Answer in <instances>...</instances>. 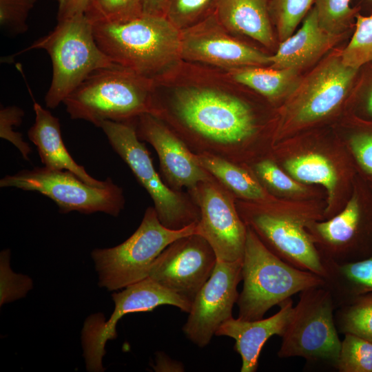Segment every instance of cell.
Here are the masks:
<instances>
[{
  "label": "cell",
  "mask_w": 372,
  "mask_h": 372,
  "mask_svg": "<svg viewBox=\"0 0 372 372\" xmlns=\"http://www.w3.org/2000/svg\"><path fill=\"white\" fill-rule=\"evenodd\" d=\"M256 94L222 69L181 60L153 80L149 114L194 154L249 167L245 151L266 127Z\"/></svg>",
  "instance_id": "6da1fadb"
},
{
  "label": "cell",
  "mask_w": 372,
  "mask_h": 372,
  "mask_svg": "<svg viewBox=\"0 0 372 372\" xmlns=\"http://www.w3.org/2000/svg\"><path fill=\"white\" fill-rule=\"evenodd\" d=\"M95 41L113 63L150 79L181 61L180 31L165 17L142 14L127 20L95 23Z\"/></svg>",
  "instance_id": "7a4b0ae2"
},
{
  "label": "cell",
  "mask_w": 372,
  "mask_h": 372,
  "mask_svg": "<svg viewBox=\"0 0 372 372\" xmlns=\"http://www.w3.org/2000/svg\"><path fill=\"white\" fill-rule=\"evenodd\" d=\"M242 277L243 288L236 303L238 318L245 320L262 319L273 306L324 283V278L285 262L247 226Z\"/></svg>",
  "instance_id": "3957f363"
},
{
  "label": "cell",
  "mask_w": 372,
  "mask_h": 372,
  "mask_svg": "<svg viewBox=\"0 0 372 372\" xmlns=\"http://www.w3.org/2000/svg\"><path fill=\"white\" fill-rule=\"evenodd\" d=\"M153 80L118 64L92 72L63 103L72 119L99 127L104 121H132L149 113Z\"/></svg>",
  "instance_id": "277c9868"
},
{
  "label": "cell",
  "mask_w": 372,
  "mask_h": 372,
  "mask_svg": "<svg viewBox=\"0 0 372 372\" xmlns=\"http://www.w3.org/2000/svg\"><path fill=\"white\" fill-rule=\"evenodd\" d=\"M42 49L50 55L52 77L45 105L56 108L92 72L114 63L98 46L93 24L85 14L58 21L47 35L23 50Z\"/></svg>",
  "instance_id": "5b68a950"
},
{
  "label": "cell",
  "mask_w": 372,
  "mask_h": 372,
  "mask_svg": "<svg viewBox=\"0 0 372 372\" xmlns=\"http://www.w3.org/2000/svg\"><path fill=\"white\" fill-rule=\"evenodd\" d=\"M197 223L180 229H169L161 223L155 208L149 207L138 229L126 240L114 247L92 251L99 285L116 291L148 278L154 262L169 245L198 234Z\"/></svg>",
  "instance_id": "8992f818"
},
{
  "label": "cell",
  "mask_w": 372,
  "mask_h": 372,
  "mask_svg": "<svg viewBox=\"0 0 372 372\" xmlns=\"http://www.w3.org/2000/svg\"><path fill=\"white\" fill-rule=\"evenodd\" d=\"M99 127L149 194L164 226L180 229L198 222V207L187 192L174 190L163 180L154 168L149 151L138 138L132 121H104Z\"/></svg>",
  "instance_id": "52a82bcc"
},
{
  "label": "cell",
  "mask_w": 372,
  "mask_h": 372,
  "mask_svg": "<svg viewBox=\"0 0 372 372\" xmlns=\"http://www.w3.org/2000/svg\"><path fill=\"white\" fill-rule=\"evenodd\" d=\"M0 187L39 192L52 199L63 214L72 211L85 214L100 211L117 216L125 204L122 188L112 179L106 186L98 187L90 185L69 171L44 166L7 175L1 179Z\"/></svg>",
  "instance_id": "ba28073f"
},
{
  "label": "cell",
  "mask_w": 372,
  "mask_h": 372,
  "mask_svg": "<svg viewBox=\"0 0 372 372\" xmlns=\"http://www.w3.org/2000/svg\"><path fill=\"white\" fill-rule=\"evenodd\" d=\"M282 338L280 358L300 356L336 363L341 342L333 323L330 292L320 287L302 291Z\"/></svg>",
  "instance_id": "9c48e42d"
},
{
  "label": "cell",
  "mask_w": 372,
  "mask_h": 372,
  "mask_svg": "<svg viewBox=\"0 0 372 372\" xmlns=\"http://www.w3.org/2000/svg\"><path fill=\"white\" fill-rule=\"evenodd\" d=\"M247 201L236 200L238 214L269 250L291 265L327 276V269L304 229V218L271 210L266 200Z\"/></svg>",
  "instance_id": "30bf717a"
},
{
  "label": "cell",
  "mask_w": 372,
  "mask_h": 372,
  "mask_svg": "<svg viewBox=\"0 0 372 372\" xmlns=\"http://www.w3.org/2000/svg\"><path fill=\"white\" fill-rule=\"evenodd\" d=\"M114 310L107 321L97 316H90L82 331L83 355L86 368L90 371H101L102 358L108 340L116 338V326L125 315L152 311L160 305H172L189 313L192 302L176 293L161 286L149 277L129 285L121 292L112 294Z\"/></svg>",
  "instance_id": "8fae6325"
},
{
  "label": "cell",
  "mask_w": 372,
  "mask_h": 372,
  "mask_svg": "<svg viewBox=\"0 0 372 372\" xmlns=\"http://www.w3.org/2000/svg\"><path fill=\"white\" fill-rule=\"evenodd\" d=\"M187 192L199 209L198 234L209 243L217 260L242 259L247 225L238 214L234 195L214 177Z\"/></svg>",
  "instance_id": "7c38bea8"
},
{
  "label": "cell",
  "mask_w": 372,
  "mask_h": 372,
  "mask_svg": "<svg viewBox=\"0 0 372 372\" xmlns=\"http://www.w3.org/2000/svg\"><path fill=\"white\" fill-rule=\"evenodd\" d=\"M180 56L223 70L271 64V54L228 32L214 13L180 31Z\"/></svg>",
  "instance_id": "4fadbf2b"
},
{
  "label": "cell",
  "mask_w": 372,
  "mask_h": 372,
  "mask_svg": "<svg viewBox=\"0 0 372 372\" xmlns=\"http://www.w3.org/2000/svg\"><path fill=\"white\" fill-rule=\"evenodd\" d=\"M242 259L233 262L217 260L214 271L192 302L183 327L185 337L200 348L209 344L220 326L232 317L239 293Z\"/></svg>",
  "instance_id": "5bb4252c"
},
{
  "label": "cell",
  "mask_w": 372,
  "mask_h": 372,
  "mask_svg": "<svg viewBox=\"0 0 372 372\" xmlns=\"http://www.w3.org/2000/svg\"><path fill=\"white\" fill-rule=\"evenodd\" d=\"M216 261L206 239L193 234L169 245L154 262L148 277L192 302L211 276Z\"/></svg>",
  "instance_id": "9a60e30c"
},
{
  "label": "cell",
  "mask_w": 372,
  "mask_h": 372,
  "mask_svg": "<svg viewBox=\"0 0 372 372\" xmlns=\"http://www.w3.org/2000/svg\"><path fill=\"white\" fill-rule=\"evenodd\" d=\"M360 69L344 64L340 54L324 60L295 86L292 121L305 124L332 112L353 88Z\"/></svg>",
  "instance_id": "2e32d148"
},
{
  "label": "cell",
  "mask_w": 372,
  "mask_h": 372,
  "mask_svg": "<svg viewBox=\"0 0 372 372\" xmlns=\"http://www.w3.org/2000/svg\"><path fill=\"white\" fill-rule=\"evenodd\" d=\"M137 136L156 150L165 183L177 191L187 190L212 176L198 163L196 155L165 123L149 113L132 121Z\"/></svg>",
  "instance_id": "e0dca14e"
},
{
  "label": "cell",
  "mask_w": 372,
  "mask_h": 372,
  "mask_svg": "<svg viewBox=\"0 0 372 372\" xmlns=\"http://www.w3.org/2000/svg\"><path fill=\"white\" fill-rule=\"evenodd\" d=\"M281 309L273 316L256 320L230 318L216 333L217 336H227L235 340L234 350L242 359L241 372H254L265 342L274 335L282 336L293 313L291 299L280 304Z\"/></svg>",
  "instance_id": "ac0fdd59"
},
{
  "label": "cell",
  "mask_w": 372,
  "mask_h": 372,
  "mask_svg": "<svg viewBox=\"0 0 372 372\" xmlns=\"http://www.w3.org/2000/svg\"><path fill=\"white\" fill-rule=\"evenodd\" d=\"M214 14L230 33L276 50L277 36L269 11V0H217Z\"/></svg>",
  "instance_id": "d6986e66"
},
{
  "label": "cell",
  "mask_w": 372,
  "mask_h": 372,
  "mask_svg": "<svg viewBox=\"0 0 372 372\" xmlns=\"http://www.w3.org/2000/svg\"><path fill=\"white\" fill-rule=\"evenodd\" d=\"M357 187L344 209L328 221L315 224L325 242L333 245L353 244L359 260L372 256V207Z\"/></svg>",
  "instance_id": "ffe728a7"
},
{
  "label": "cell",
  "mask_w": 372,
  "mask_h": 372,
  "mask_svg": "<svg viewBox=\"0 0 372 372\" xmlns=\"http://www.w3.org/2000/svg\"><path fill=\"white\" fill-rule=\"evenodd\" d=\"M324 30L319 25L313 6L303 19L301 28L283 41L271 54L273 69L291 68L300 70L317 61L341 38Z\"/></svg>",
  "instance_id": "44dd1931"
},
{
  "label": "cell",
  "mask_w": 372,
  "mask_h": 372,
  "mask_svg": "<svg viewBox=\"0 0 372 372\" xmlns=\"http://www.w3.org/2000/svg\"><path fill=\"white\" fill-rule=\"evenodd\" d=\"M35 121L29 129V139L36 145L44 167L50 169L69 171L90 185L103 187L111 178L99 180L94 178L79 165L67 150L61 133L58 118L34 101Z\"/></svg>",
  "instance_id": "7402d4cb"
},
{
  "label": "cell",
  "mask_w": 372,
  "mask_h": 372,
  "mask_svg": "<svg viewBox=\"0 0 372 372\" xmlns=\"http://www.w3.org/2000/svg\"><path fill=\"white\" fill-rule=\"evenodd\" d=\"M199 165L231 192L236 199L265 201L268 195L252 170L208 153L195 154Z\"/></svg>",
  "instance_id": "603a6c76"
},
{
  "label": "cell",
  "mask_w": 372,
  "mask_h": 372,
  "mask_svg": "<svg viewBox=\"0 0 372 372\" xmlns=\"http://www.w3.org/2000/svg\"><path fill=\"white\" fill-rule=\"evenodd\" d=\"M235 81L247 87L267 101L283 96L296 83L298 70L249 66L225 70Z\"/></svg>",
  "instance_id": "cb8c5ba5"
},
{
  "label": "cell",
  "mask_w": 372,
  "mask_h": 372,
  "mask_svg": "<svg viewBox=\"0 0 372 372\" xmlns=\"http://www.w3.org/2000/svg\"><path fill=\"white\" fill-rule=\"evenodd\" d=\"M284 167L298 181L325 187L328 192V209H330L335 195L338 176L327 157L316 153L303 154L287 160Z\"/></svg>",
  "instance_id": "d4e9b609"
},
{
  "label": "cell",
  "mask_w": 372,
  "mask_h": 372,
  "mask_svg": "<svg viewBox=\"0 0 372 372\" xmlns=\"http://www.w3.org/2000/svg\"><path fill=\"white\" fill-rule=\"evenodd\" d=\"M315 0H269V11L280 42L291 36Z\"/></svg>",
  "instance_id": "484cf974"
},
{
  "label": "cell",
  "mask_w": 372,
  "mask_h": 372,
  "mask_svg": "<svg viewBox=\"0 0 372 372\" xmlns=\"http://www.w3.org/2000/svg\"><path fill=\"white\" fill-rule=\"evenodd\" d=\"M320 26L328 33L343 36L355 25L358 9L351 0H315Z\"/></svg>",
  "instance_id": "4316f807"
},
{
  "label": "cell",
  "mask_w": 372,
  "mask_h": 372,
  "mask_svg": "<svg viewBox=\"0 0 372 372\" xmlns=\"http://www.w3.org/2000/svg\"><path fill=\"white\" fill-rule=\"evenodd\" d=\"M340 56L344 64L355 69L372 62V15H356L353 34Z\"/></svg>",
  "instance_id": "83f0119b"
},
{
  "label": "cell",
  "mask_w": 372,
  "mask_h": 372,
  "mask_svg": "<svg viewBox=\"0 0 372 372\" xmlns=\"http://www.w3.org/2000/svg\"><path fill=\"white\" fill-rule=\"evenodd\" d=\"M336 364L341 372H372V342L346 333Z\"/></svg>",
  "instance_id": "f1b7e54d"
},
{
  "label": "cell",
  "mask_w": 372,
  "mask_h": 372,
  "mask_svg": "<svg viewBox=\"0 0 372 372\" xmlns=\"http://www.w3.org/2000/svg\"><path fill=\"white\" fill-rule=\"evenodd\" d=\"M143 0H91L85 12L91 23L127 20L143 14Z\"/></svg>",
  "instance_id": "f546056e"
},
{
  "label": "cell",
  "mask_w": 372,
  "mask_h": 372,
  "mask_svg": "<svg viewBox=\"0 0 372 372\" xmlns=\"http://www.w3.org/2000/svg\"><path fill=\"white\" fill-rule=\"evenodd\" d=\"M217 0H168L165 17L180 31L214 13Z\"/></svg>",
  "instance_id": "4dcf8cb0"
},
{
  "label": "cell",
  "mask_w": 372,
  "mask_h": 372,
  "mask_svg": "<svg viewBox=\"0 0 372 372\" xmlns=\"http://www.w3.org/2000/svg\"><path fill=\"white\" fill-rule=\"evenodd\" d=\"M353 298L342 316V331L372 342V292Z\"/></svg>",
  "instance_id": "1f68e13d"
},
{
  "label": "cell",
  "mask_w": 372,
  "mask_h": 372,
  "mask_svg": "<svg viewBox=\"0 0 372 372\" xmlns=\"http://www.w3.org/2000/svg\"><path fill=\"white\" fill-rule=\"evenodd\" d=\"M259 182L280 192L302 193L304 188L282 172L269 158L261 159L250 167Z\"/></svg>",
  "instance_id": "d6a6232c"
},
{
  "label": "cell",
  "mask_w": 372,
  "mask_h": 372,
  "mask_svg": "<svg viewBox=\"0 0 372 372\" xmlns=\"http://www.w3.org/2000/svg\"><path fill=\"white\" fill-rule=\"evenodd\" d=\"M37 0H0V24L7 32L16 35L28 30V16Z\"/></svg>",
  "instance_id": "836d02e7"
},
{
  "label": "cell",
  "mask_w": 372,
  "mask_h": 372,
  "mask_svg": "<svg viewBox=\"0 0 372 372\" xmlns=\"http://www.w3.org/2000/svg\"><path fill=\"white\" fill-rule=\"evenodd\" d=\"M8 249L1 253V305L25 296L32 288L30 278L14 273L9 266Z\"/></svg>",
  "instance_id": "e575fe53"
},
{
  "label": "cell",
  "mask_w": 372,
  "mask_h": 372,
  "mask_svg": "<svg viewBox=\"0 0 372 372\" xmlns=\"http://www.w3.org/2000/svg\"><path fill=\"white\" fill-rule=\"evenodd\" d=\"M340 270L353 297L372 292V256L345 263Z\"/></svg>",
  "instance_id": "d590c367"
},
{
  "label": "cell",
  "mask_w": 372,
  "mask_h": 372,
  "mask_svg": "<svg viewBox=\"0 0 372 372\" xmlns=\"http://www.w3.org/2000/svg\"><path fill=\"white\" fill-rule=\"evenodd\" d=\"M351 134V151L359 167L372 178V121L362 123Z\"/></svg>",
  "instance_id": "8d00e7d4"
},
{
  "label": "cell",
  "mask_w": 372,
  "mask_h": 372,
  "mask_svg": "<svg viewBox=\"0 0 372 372\" xmlns=\"http://www.w3.org/2000/svg\"><path fill=\"white\" fill-rule=\"evenodd\" d=\"M24 116L23 110L17 106L1 107L0 110V137L12 143L21 152L25 160H29L32 149L24 141L22 134L13 130L18 126Z\"/></svg>",
  "instance_id": "74e56055"
},
{
  "label": "cell",
  "mask_w": 372,
  "mask_h": 372,
  "mask_svg": "<svg viewBox=\"0 0 372 372\" xmlns=\"http://www.w3.org/2000/svg\"><path fill=\"white\" fill-rule=\"evenodd\" d=\"M362 67L365 69L363 74L357 76L360 110L362 115L372 118V62Z\"/></svg>",
  "instance_id": "f35d334b"
},
{
  "label": "cell",
  "mask_w": 372,
  "mask_h": 372,
  "mask_svg": "<svg viewBox=\"0 0 372 372\" xmlns=\"http://www.w3.org/2000/svg\"><path fill=\"white\" fill-rule=\"evenodd\" d=\"M91 0H58L57 21L85 14Z\"/></svg>",
  "instance_id": "ab89813d"
},
{
  "label": "cell",
  "mask_w": 372,
  "mask_h": 372,
  "mask_svg": "<svg viewBox=\"0 0 372 372\" xmlns=\"http://www.w3.org/2000/svg\"><path fill=\"white\" fill-rule=\"evenodd\" d=\"M168 0H143V14L165 17Z\"/></svg>",
  "instance_id": "60d3db41"
},
{
  "label": "cell",
  "mask_w": 372,
  "mask_h": 372,
  "mask_svg": "<svg viewBox=\"0 0 372 372\" xmlns=\"http://www.w3.org/2000/svg\"><path fill=\"white\" fill-rule=\"evenodd\" d=\"M156 371H183L181 364L172 360L164 354L158 353L156 357V365L154 366Z\"/></svg>",
  "instance_id": "b9f144b4"
},
{
  "label": "cell",
  "mask_w": 372,
  "mask_h": 372,
  "mask_svg": "<svg viewBox=\"0 0 372 372\" xmlns=\"http://www.w3.org/2000/svg\"><path fill=\"white\" fill-rule=\"evenodd\" d=\"M352 7L359 11V14L369 16L372 15V0H351Z\"/></svg>",
  "instance_id": "7bdbcfd3"
},
{
  "label": "cell",
  "mask_w": 372,
  "mask_h": 372,
  "mask_svg": "<svg viewBox=\"0 0 372 372\" xmlns=\"http://www.w3.org/2000/svg\"><path fill=\"white\" fill-rule=\"evenodd\" d=\"M371 188H372V183H371Z\"/></svg>",
  "instance_id": "ee69618b"
}]
</instances>
